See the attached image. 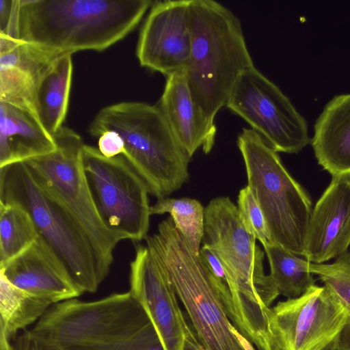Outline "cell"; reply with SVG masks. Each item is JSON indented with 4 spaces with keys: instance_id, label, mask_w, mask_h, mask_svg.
<instances>
[{
    "instance_id": "29",
    "label": "cell",
    "mask_w": 350,
    "mask_h": 350,
    "mask_svg": "<svg viewBox=\"0 0 350 350\" xmlns=\"http://www.w3.org/2000/svg\"><path fill=\"white\" fill-rule=\"evenodd\" d=\"M14 350H44L32 337L29 329L21 332L12 340Z\"/></svg>"
},
{
    "instance_id": "9",
    "label": "cell",
    "mask_w": 350,
    "mask_h": 350,
    "mask_svg": "<svg viewBox=\"0 0 350 350\" xmlns=\"http://www.w3.org/2000/svg\"><path fill=\"white\" fill-rule=\"evenodd\" d=\"M57 148L25 161L36 180L69 212L87 235L100 263L110 272L113 252L124 239L108 230L93 202L85 176L79 134L62 126L53 135Z\"/></svg>"
},
{
    "instance_id": "17",
    "label": "cell",
    "mask_w": 350,
    "mask_h": 350,
    "mask_svg": "<svg viewBox=\"0 0 350 350\" xmlns=\"http://www.w3.org/2000/svg\"><path fill=\"white\" fill-rule=\"evenodd\" d=\"M0 273L16 286L52 304L77 298L83 293L40 234L27 250L1 267Z\"/></svg>"
},
{
    "instance_id": "8",
    "label": "cell",
    "mask_w": 350,
    "mask_h": 350,
    "mask_svg": "<svg viewBox=\"0 0 350 350\" xmlns=\"http://www.w3.org/2000/svg\"><path fill=\"white\" fill-rule=\"evenodd\" d=\"M247 186L260 206L272 241L304 258L312 203L291 176L278 152L252 129H243L237 138Z\"/></svg>"
},
{
    "instance_id": "31",
    "label": "cell",
    "mask_w": 350,
    "mask_h": 350,
    "mask_svg": "<svg viewBox=\"0 0 350 350\" xmlns=\"http://www.w3.org/2000/svg\"><path fill=\"white\" fill-rule=\"evenodd\" d=\"M333 347L339 350H350V322L338 338Z\"/></svg>"
},
{
    "instance_id": "26",
    "label": "cell",
    "mask_w": 350,
    "mask_h": 350,
    "mask_svg": "<svg viewBox=\"0 0 350 350\" xmlns=\"http://www.w3.org/2000/svg\"><path fill=\"white\" fill-rule=\"evenodd\" d=\"M311 273L316 274L324 286L333 292L350 310V252L338 256L332 264L309 265Z\"/></svg>"
},
{
    "instance_id": "3",
    "label": "cell",
    "mask_w": 350,
    "mask_h": 350,
    "mask_svg": "<svg viewBox=\"0 0 350 350\" xmlns=\"http://www.w3.org/2000/svg\"><path fill=\"white\" fill-rule=\"evenodd\" d=\"M29 331L44 350H165L130 291L54 304Z\"/></svg>"
},
{
    "instance_id": "11",
    "label": "cell",
    "mask_w": 350,
    "mask_h": 350,
    "mask_svg": "<svg viewBox=\"0 0 350 350\" xmlns=\"http://www.w3.org/2000/svg\"><path fill=\"white\" fill-rule=\"evenodd\" d=\"M272 350H329L350 322V310L325 286L269 308Z\"/></svg>"
},
{
    "instance_id": "7",
    "label": "cell",
    "mask_w": 350,
    "mask_h": 350,
    "mask_svg": "<svg viewBox=\"0 0 350 350\" xmlns=\"http://www.w3.org/2000/svg\"><path fill=\"white\" fill-rule=\"evenodd\" d=\"M0 202L23 208L77 285L83 293L97 291L109 273L82 228L36 180L26 163L0 167Z\"/></svg>"
},
{
    "instance_id": "28",
    "label": "cell",
    "mask_w": 350,
    "mask_h": 350,
    "mask_svg": "<svg viewBox=\"0 0 350 350\" xmlns=\"http://www.w3.org/2000/svg\"><path fill=\"white\" fill-rule=\"evenodd\" d=\"M98 149L108 159L123 154L124 144L120 135L114 131H106L98 137Z\"/></svg>"
},
{
    "instance_id": "23",
    "label": "cell",
    "mask_w": 350,
    "mask_h": 350,
    "mask_svg": "<svg viewBox=\"0 0 350 350\" xmlns=\"http://www.w3.org/2000/svg\"><path fill=\"white\" fill-rule=\"evenodd\" d=\"M263 247L270 266L269 275L279 295L296 298L315 285L310 261L274 243Z\"/></svg>"
},
{
    "instance_id": "1",
    "label": "cell",
    "mask_w": 350,
    "mask_h": 350,
    "mask_svg": "<svg viewBox=\"0 0 350 350\" xmlns=\"http://www.w3.org/2000/svg\"><path fill=\"white\" fill-rule=\"evenodd\" d=\"M151 0H13L3 34L73 54L104 51L139 24Z\"/></svg>"
},
{
    "instance_id": "2",
    "label": "cell",
    "mask_w": 350,
    "mask_h": 350,
    "mask_svg": "<svg viewBox=\"0 0 350 350\" xmlns=\"http://www.w3.org/2000/svg\"><path fill=\"white\" fill-rule=\"evenodd\" d=\"M204 235L228 275L224 310L228 319L258 350H272L268 311L280 295L264 273L263 251L228 197L214 198L204 208Z\"/></svg>"
},
{
    "instance_id": "10",
    "label": "cell",
    "mask_w": 350,
    "mask_h": 350,
    "mask_svg": "<svg viewBox=\"0 0 350 350\" xmlns=\"http://www.w3.org/2000/svg\"><path fill=\"white\" fill-rule=\"evenodd\" d=\"M82 165L97 213L110 231L139 242L148 235L150 206L148 187L122 155L108 159L84 144Z\"/></svg>"
},
{
    "instance_id": "22",
    "label": "cell",
    "mask_w": 350,
    "mask_h": 350,
    "mask_svg": "<svg viewBox=\"0 0 350 350\" xmlns=\"http://www.w3.org/2000/svg\"><path fill=\"white\" fill-rule=\"evenodd\" d=\"M53 304L12 284L0 273V340L12 341Z\"/></svg>"
},
{
    "instance_id": "24",
    "label": "cell",
    "mask_w": 350,
    "mask_h": 350,
    "mask_svg": "<svg viewBox=\"0 0 350 350\" xmlns=\"http://www.w3.org/2000/svg\"><path fill=\"white\" fill-rule=\"evenodd\" d=\"M39 233L22 207L0 202V268L27 250Z\"/></svg>"
},
{
    "instance_id": "16",
    "label": "cell",
    "mask_w": 350,
    "mask_h": 350,
    "mask_svg": "<svg viewBox=\"0 0 350 350\" xmlns=\"http://www.w3.org/2000/svg\"><path fill=\"white\" fill-rule=\"evenodd\" d=\"M350 245V173L332 176L312 209L304 258L321 264L337 258Z\"/></svg>"
},
{
    "instance_id": "13",
    "label": "cell",
    "mask_w": 350,
    "mask_h": 350,
    "mask_svg": "<svg viewBox=\"0 0 350 350\" xmlns=\"http://www.w3.org/2000/svg\"><path fill=\"white\" fill-rule=\"evenodd\" d=\"M190 0L154 1L142 27L140 65L166 77L187 70L191 49Z\"/></svg>"
},
{
    "instance_id": "19",
    "label": "cell",
    "mask_w": 350,
    "mask_h": 350,
    "mask_svg": "<svg viewBox=\"0 0 350 350\" xmlns=\"http://www.w3.org/2000/svg\"><path fill=\"white\" fill-rule=\"evenodd\" d=\"M55 141L32 113L0 100V167L53 152Z\"/></svg>"
},
{
    "instance_id": "12",
    "label": "cell",
    "mask_w": 350,
    "mask_h": 350,
    "mask_svg": "<svg viewBox=\"0 0 350 350\" xmlns=\"http://www.w3.org/2000/svg\"><path fill=\"white\" fill-rule=\"evenodd\" d=\"M226 107L277 152L297 153L311 142L304 118L255 66L240 75Z\"/></svg>"
},
{
    "instance_id": "6",
    "label": "cell",
    "mask_w": 350,
    "mask_h": 350,
    "mask_svg": "<svg viewBox=\"0 0 350 350\" xmlns=\"http://www.w3.org/2000/svg\"><path fill=\"white\" fill-rule=\"evenodd\" d=\"M109 130L120 135L122 155L157 199L166 198L188 180L191 157L179 145L158 105L121 102L104 107L90 124L89 133L98 137Z\"/></svg>"
},
{
    "instance_id": "18",
    "label": "cell",
    "mask_w": 350,
    "mask_h": 350,
    "mask_svg": "<svg viewBox=\"0 0 350 350\" xmlns=\"http://www.w3.org/2000/svg\"><path fill=\"white\" fill-rule=\"evenodd\" d=\"M158 106L179 145L190 157L200 148L205 154L211 151L217 126L196 104L186 70L166 77Z\"/></svg>"
},
{
    "instance_id": "15",
    "label": "cell",
    "mask_w": 350,
    "mask_h": 350,
    "mask_svg": "<svg viewBox=\"0 0 350 350\" xmlns=\"http://www.w3.org/2000/svg\"><path fill=\"white\" fill-rule=\"evenodd\" d=\"M64 53L0 34V100L37 117L38 86L55 60Z\"/></svg>"
},
{
    "instance_id": "5",
    "label": "cell",
    "mask_w": 350,
    "mask_h": 350,
    "mask_svg": "<svg viewBox=\"0 0 350 350\" xmlns=\"http://www.w3.org/2000/svg\"><path fill=\"white\" fill-rule=\"evenodd\" d=\"M146 246L183 304L197 336L206 350H252L232 325L219 298L216 278L176 228L171 217L147 235Z\"/></svg>"
},
{
    "instance_id": "30",
    "label": "cell",
    "mask_w": 350,
    "mask_h": 350,
    "mask_svg": "<svg viewBox=\"0 0 350 350\" xmlns=\"http://www.w3.org/2000/svg\"><path fill=\"white\" fill-rule=\"evenodd\" d=\"M182 350H206L198 340L187 323L184 326V339Z\"/></svg>"
},
{
    "instance_id": "21",
    "label": "cell",
    "mask_w": 350,
    "mask_h": 350,
    "mask_svg": "<svg viewBox=\"0 0 350 350\" xmlns=\"http://www.w3.org/2000/svg\"><path fill=\"white\" fill-rule=\"evenodd\" d=\"M72 55L66 53L59 57L36 90L37 117L51 135L63 126L66 116L72 77Z\"/></svg>"
},
{
    "instance_id": "4",
    "label": "cell",
    "mask_w": 350,
    "mask_h": 350,
    "mask_svg": "<svg viewBox=\"0 0 350 350\" xmlns=\"http://www.w3.org/2000/svg\"><path fill=\"white\" fill-rule=\"evenodd\" d=\"M191 49L186 70L193 98L212 122L240 75L254 66L241 22L213 0H190Z\"/></svg>"
},
{
    "instance_id": "27",
    "label": "cell",
    "mask_w": 350,
    "mask_h": 350,
    "mask_svg": "<svg viewBox=\"0 0 350 350\" xmlns=\"http://www.w3.org/2000/svg\"><path fill=\"white\" fill-rule=\"evenodd\" d=\"M237 209L240 219L246 230L262 245L273 244L264 215L247 185L238 195Z\"/></svg>"
},
{
    "instance_id": "20",
    "label": "cell",
    "mask_w": 350,
    "mask_h": 350,
    "mask_svg": "<svg viewBox=\"0 0 350 350\" xmlns=\"http://www.w3.org/2000/svg\"><path fill=\"white\" fill-rule=\"evenodd\" d=\"M314 130L311 144L318 163L332 176L350 173V94L329 100Z\"/></svg>"
},
{
    "instance_id": "14",
    "label": "cell",
    "mask_w": 350,
    "mask_h": 350,
    "mask_svg": "<svg viewBox=\"0 0 350 350\" xmlns=\"http://www.w3.org/2000/svg\"><path fill=\"white\" fill-rule=\"evenodd\" d=\"M129 291L150 318L165 350H182L186 323L176 293L146 245H135Z\"/></svg>"
},
{
    "instance_id": "25",
    "label": "cell",
    "mask_w": 350,
    "mask_h": 350,
    "mask_svg": "<svg viewBox=\"0 0 350 350\" xmlns=\"http://www.w3.org/2000/svg\"><path fill=\"white\" fill-rule=\"evenodd\" d=\"M150 212L151 215L170 213L176 228L199 255L204 237V208L200 202L187 198L157 199Z\"/></svg>"
},
{
    "instance_id": "32",
    "label": "cell",
    "mask_w": 350,
    "mask_h": 350,
    "mask_svg": "<svg viewBox=\"0 0 350 350\" xmlns=\"http://www.w3.org/2000/svg\"><path fill=\"white\" fill-rule=\"evenodd\" d=\"M329 350H339V349L332 347Z\"/></svg>"
}]
</instances>
